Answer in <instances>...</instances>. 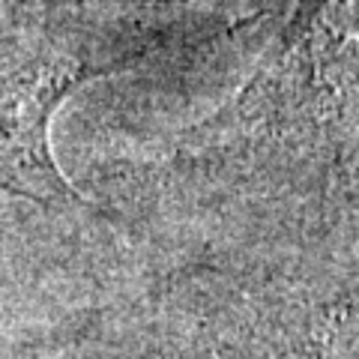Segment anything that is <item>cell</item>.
Listing matches in <instances>:
<instances>
[{"mask_svg":"<svg viewBox=\"0 0 359 359\" xmlns=\"http://www.w3.org/2000/svg\"><path fill=\"white\" fill-rule=\"evenodd\" d=\"M353 0H306L240 96L195 132V156L243 180L330 168L353 147Z\"/></svg>","mask_w":359,"mask_h":359,"instance_id":"6da1fadb","label":"cell"},{"mask_svg":"<svg viewBox=\"0 0 359 359\" xmlns=\"http://www.w3.org/2000/svg\"><path fill=\"white\" fill-rule=\"evenodd\" d=\"M105 69L69 54H45L0 75V189L42 204H75L51 156V117L72 90Z\"/></svg>","mask_w":359,"mask_h":359,"instance_id":"7a4b0ae2","label":"cell"}]
</instances>
